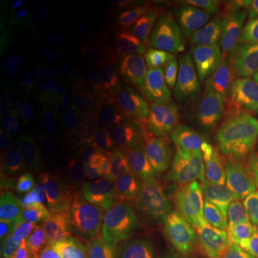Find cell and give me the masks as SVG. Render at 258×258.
Wrapping results in <instances>:
<instances>
[{
  "instance_id": "cell-1",
  "label": "cell",
  "mask_w": 258,
  "mask_h": 258,
  "mask_svg": "<svg viewBox=\"0 0 258 258\" xmlns=\"http://www.w3.org/2000/svg\"><path fill=\"white\" fill-rule=\"evenodd\" d=\"M183 175H191L215 201H244L249 177L224 148L203 140L185 161Z\"/></svg>"
},
{
  "instance_id": "cell-2",
  "label": "cell",
  "mask_w": 258,
  "mask_h": 258,
  "mask_svg": "<svg viewBox=\"0 0 258 258\" xmlns=\"http://www.w3.org/2000/svg\"><path fill=\"white\" fill-rule=\"evenodd\" d=\"M191 247L208 250L222 244L238 243L239 222L246 218L244 201H211L176 213Z\"/></svg>"
},
{
  "instance_id": "cell-3",
  "label": "cell",
  "mask_w": 258,
  "mask_h": 258,
  "mask_svg": "<svg viewBox=\"0 0 258 258\" xmlns=\"http://www.w3.org/2000/svg\"><path fill=\"white\" fill-rule=\"evenodd\" d=\"M198 118L208 137L234 147L245 123L244 109L238 92L224 90L205 95L200 102Z\"/></svg>"
},
{
  "instance_id": "cell-4",
  "label": "cell",
  "mask_w": 258,
  "mask_h": 258,
  "mask_svg": "<svg viewBox=\"0 0 258 258\" xmlns=\"http://www.w3.org/2000/svg\"><path fill=\"white\" fill-rule=\"evenodd\" d=\"M134 91L141 104L152 109H165L171 103H196L191 85L170 66H151L141 71L134 79Z\"/></svg>"
},
{
  "instance_id": "cell-5",
  "label": "cell",
  "mask_w": 258,
  "mask_h": 258,
  "mask_svg": "<svg viewBox=\"0 0 258 258\" xmlns=\"http://www.w3.org/2000/svg\"><path fill=\"white\" fill-rule=\"evenodd\" d=\"M171 171L154 152L148 139L141 133L120 141V172L137 189L169 183Z\"/></svg>"
},
{
  "instance_id": "cell-6",
  "label": "cell",
  "mask_w": 258,
  "mask_h": 258,
  "mask_svg": "<svg viewBox=\"0 0 258 258\" xmlns=\"http://www.w3.org/2000/svg\"><path fill=\"white\" fill-rule=\"evenodd\" d=\"M190 79L191 88L198 93H212L224 90L243 89V73L227 62L218 51L201 48L190 56Z\"/></svg>"
},
{
  "instance_id": "cell-7",
  "label": "cell",
  "mask_w": 258,
  "mask_h": 258,
  "mask_svg": "<svg viewBox=\"0 0 258 258\" xmlns=\"http://www.w3.org/2000/svg\"><path fill=\"white\" fill-rule=\"evenodd\" d=\"M191 109L192 105L185 103H171L164 109L172 150L178 164L180 160L191 157L203 141L198 124L199 120H196Z\"/></svg>"
},
{
  "instance_id": "cell-8",
  "label": "cell",
  "mask_w": 258,
  "mask_h": 258,
  "mask_svg": "<svg viewBox=\"0 0 258 258\" xmlns=\"http://www.w3.org/2000/svg\"><path fill=\"white\" fill-rule=\"evenodd\" d=\"M167 183H159L138 189L134 201L125 214L137 221L143 241L156 238L158 226L163 217V203H165Z\"/></svg>"
},
{
  "instance_id": "cell-9",
  "label": "cell",
  "mask_w": 258,
  "mask_h": 258,
  "mask_svg": "<svg viewBox=\"0 0 258 258\" xmlns=\"http://www.w3.org/2000/svg\"><path fill=\"white\" fill-rule=\"evenodd\" d=\"M258 42V14L250 16L220 42L218 53L240 73L249 72L250 61Z\"/></svg>"
},
{
  "instance_id": "cell-10",
  "label": "cell",
  "mask_w": 258,
  "mask_h": 258,
  "mask_svg": "<svg viewBox=\"0 0 258 258\" xmlns=\"http://www.w3.org/2000/svg\"><path fill=\"white\" fill-rule=\"evenodd\" d=\"M253 14L245 8L225 9L215 12L198 24L195 29V38L202 48L219 46L220 42L238 25L246 21Z\"/></svg>"
},
{
  "instance_id": "cell-11",
  "label": "cell",
  "mask_w": 258,
  "mask_h": 258,
  "mask_svg": "<svg viewBox=\"0 0 258 258\" xmlns=\"http://www.w3.org/2000/svg\"><path fill=\"white\" fill-rule=\"evenodd\" d=\"M53 28V17L38 0H24L17 9V25L15 29L16 43L38 41Z\"/></svg>"
},
{
  "instance_id": "cell-12",
  "label": "cell",
  "mask_w": 258,
  "mask_h": 258,
  "mask_svg": "<svg viewBox=\"0 0 258 258\" xmlns=\"http://www.w3.org/2000/svg\"><path fill=\"white\" fill-rule=\"evenodd\" d=\"M211 201V196L191 175H175L169 179L165 206L172 213L199 207Z\"/></svg>"
},
{
  "instance_id": "cell-13",
  "label": "cell",
  "mask_w": 258,
  "mask_h": 258,
  "mask_svg": "<svg viewBox=\"0 0 258 258\" xmlns=\"http://www.w3.org/2000/svg\"><path fill=\"white\" fill-rule=\"evenodd\" d=\"M69 110L63 108L51 109L41 118L36 133L31 139L32 147L40 159H47L59 150L64 135V122Z\"/></svg>"
},
{
  "instance_id": "cell-14",
  "label": "cell",
  "mask_w": 258,
  "mask_h": 258,
  "mask_svg": "<svg viewBox=\"0 0 258 258\" xmlns=\"http://www.w3.org/2000/svg\"><path fill=\"white\" fill-rule=\"evenodd\" d=\"M66 192L73 217L80 225L89 224L95 213L97 192L91 180L76 173H67Z\"/></svg>"
},
{
  "instance_id": "cell-15",
  "label": "cell",
  "mask_w": 258,
  "mask_h": 258,
  "mask_svg": "<svg viewBox=\"0 0 258 258\" xmlns=\"http://www.w3.org/2000/svg\"><path fill=\"white\" fill-rule=\"evenodd\" d=\"M108 152V145L104 141L97 140L85 148L60 157V159L67 173L92 177L101 169Z\"/></svg>"
},
{
  "instance_id": "cell-16",
  "label": "cell",
  "mask_w": 258,
  "mask_h": 258,
  "mask_svg": "<svg viewBox=\"0 0 258 258\" xmlns=\"http://www.w3.org/2000/svg\"><path fill=\"white\" fill-rule=\"evenodd\" d=\"M140 124L157 156L169 167L171 172L175 171L178 160L173 153L169 127L165 121L158 116L146 115L140 117Z\"/></svg>"
},
{
  "instance_id": "cell-17",
  "label": "cell",
  "mask_w": 258,
  "mask_h": 258,
  "mask_svg": "<svg viewBox=\"0 0 258 258\" xmlns=\"http://www.w3.org/2000/svg\"><path fill=\"white\" fill-rule=\"evenodd\" d=\"M24 151L14 141H6L4 148V158L0 169V192L3 196L11 194L17 189L19 183L25 176Z\"/></svg>"
},
{
  "instance_id": "cell-18",
  "label": "cell",
  "mask_w": 258,
  "mask_h": 258,
  "mask_svg": "<svg viewBox=\"0 0 258 258\" xmlns=\"http://www.w3.org/2000/svg\"><path fill=\"white\" fill-rule=\"evenodd\" d=\"M31 250L35 258H67L66 249L50 220H38L31 231Z\"/></svg>"
},
{
  "instance_id": "cell-19",
  "label": "cell",
  "mask_w": 258,
  "mask_h": 258,
  "mask_svg": "<svg viewBox=\"0 0 258 258\" xmlns=\"http://www.w3.org/2000/svg\"><path fill=\"white\" fill-rule=\"evenodd\" d=\"M23 179L30 192V198L35 199L38 207H47L55 198V183L43 160L40 159L32 164Z\"/></svg>"
},
{
  "instance_id": "cell-20",
  "label": "cell",
  "mask_w": 258,
  "mask_h": 258,
  "mask_svg": "<svg viewBox=\"0 0 258 258\" xmlns=\"http://www.w3.org/2000/svg\"><path fill=\"white\" fill-rule=\"evenodd\" d=\"M154 240L171 252H183L191 249V241L180 224L176 213L166 212L160 219Z\"/></svg>"
},
{
  "instance_id": "cell-21",
  "label": "cell",
  "mask_w": 258,
  "mask_h": 258,
  "mask_svg": "<svg viewBox=\"0 0 258 258\" xmlns=\"http://www.w3.org/2000/svg\"><path fill=\"white\" fill-rule=\"evenodd\" d=\"M233 148L243 165L258 171V115H249L245 118L240 139Z\"/></svg>"
},
{
  "instance_id": "cell-22",
  "label": "cell",
  "mask_w": 258,
  "mask_h": 258,
  "mask_svg": "<svg viewBox=\"0 0 258 258\" xmlns=\"http://www.w3.org/2000/svg\"><path fill=\"white\" fill-rule=\"evenodd\" d=\"M69 95L72 101L83 106H99L103 102H110L111 92L109 88L98 80L82 78L74 80L69 86Z\"/></svg>"
},
{
  "instance_id": "cell-23",
  "label": "cell",
  "mask_w": 258,
  "mask_h": 258,
  "mask_svg": "<svg viewBox=\"0 0 258 258\" xmlns=\"http://www.w3.org/2000/svg\"><path fill=\"white\" fill-rule=\"evenodd\" d=\"M137 188L117 175L116 179L106 189L104 195V208L111 215H122L127 212L134 201Z\"/></svg>"
},
{
  "instance_id": "cell-24",
  "label": "cell",
  "mask_w": 258,
  "mask_h": 258,
  "mask_svg": "<svg viewBox=\"0 0 258 258\" xmlns=\"http://www.w3.org/2000/svg\"><path fill=\"white\" fill-rule=\"evenodd\" d=\"M8 109L16 128L27 131L38 111V98L34 92H18L9 103Z\"/></svg>"
},
{
  "instance_id": "cell-25",
  "label": "cell",
  "mask_w": 258,
  "mask_h": 258,
  "mask_svg": "<svg viewBox=\"0 0 258 258\" xmlns=\"http://www.w3.org/2000/svg\"><path fill=\"white\" fill-rule=\"evenodd\" d=\"M63 232L71 258L93 257L92 237L85 226L69 221L64 225Z\"/></svg>"
},
{
  "instance_id": "cell-26",
  "label": "cell",
  "mask_w": 258,
  "mask_h": 258,
  "mask_svg": "<svg viewBox=\"0 0 258 258\" xmlns=\"http://www.w3.org/2000/svg\"><path fill=\"white\" fill-rule=\"evenodd\" d=\"M2 209L6 217L16 222H29L34 218V205L30 196L19 190L3 196Z\"/></svg>"
},
{
  "instance_id": "cell-27",
  "label": "cell",
  "mask_w": 258,
  "mask_h": 258,
  "mask_svg": "<svg viewBox=\"0 0 258 258\" xmlns=\"http://www.w3.org/2000/svg\"><path fill=\"white\" fill-rule=\"evenodd\" d=\"M101 133L102 127L95 112H67L64 122V134L71 133Z\"/></svg>"
},
{
  "instance_id": "cell-28",
  "label": "cell",
  "mask_w": 258,
  "mask_h": 258,
  "mask_svg": "<svg viewBox=\"0 0 258 258\" xmlns=\"http://www.w3.org/2000/svg\"><path fill=\"white\" fill-rule=\"evenodd\" d=\"M238 244L243 258H258V226L247 217L239 222Z\"/></svg>"
},
{
  "instance_id": "cell-29",
  "label": "cell",
  "mask_w": 258,
  "mask_h": 258,
  "mask_svg": "<svg viewBox=\"0 0 258 258\" xmlns=\"http://www.w3.org/2000/svg\"><path fill=\"white\" fill-rule=\"evenodd\" d=\"M117 175V156H116V152L111 148L106 153L101 169H99L96 175H93L90 178V180H91V184L95 191L98 194L102 190L108 188L116 179Z\"/></svg>"
},
{
  "instance_id": "cell-30",
  "label": "cell",
  "mask_w": 258,
  "mask_h": 258,
  "mask_svg": "<svg viewBox=\"0 0 258 258\" xmlns=\"http://www.w3.org/2000/svg\"><path fill=\"white\" fill-rule=\"evenodd\" d=\"M0 246L3 253H9L22 246V232L18 222L6 217L4 213L0 215Z\"/></svg>"
},
{
  "instance_id": "cell-31",
  "label": "cell",
  "mask_w": 258,
  "mask_h": 258,
  "mask_svg": "<svg viewBox=\"0 0 258 258\" xmlns=\"http://www.w3.org/2000/svg\"><path fill=\"white\" fill-rule=\"evenodd\" d=\"M114 232L116 237L125 244L134 245L141 239V233L137 221L128 214H122L114 221Z\"/></svg>"
},
{
  "instance_id": "cell-32",
  "label": "cell",
  "mask_w": 258,
  "mask_h": 258,
  "mask_svg": "<svg viewBox=\"0 0 258 258\" xmlns=\"http://www.w3.org/2000/svg\"><path fill=\"white\" fill-rule=\"evenodd\" d=\"M148 44V31L147 28L143 24L135 25L128 32L125 51L128 56L139 57L143 55Z\"/></svg>"
},
{
  "instance_id": "cell-33",
  "label": "cell",
  "mask_w": 258,
  "mask_h": 258,
  "mask_svg": "<svg viewBox=\"0 0 258 258\" xmlns=\"http://www.w3.org/2000/svg\"><path fill=\"white\" fill-rule=\"evenodd\" d=\"M99 137H101V133H91V132H89V133H77L70 135L69 138L64 139L62 143L60 144L59 150H57L59 151V156H66V154L85 148L90 144L97 141V139Z\"/></svg>"
},
{
  "instance_id": "cell-34",
  "label": "cell",
  "mask_w": 258,
  "mask_h": 258,
  "mask_svg": "<svg viewBox=\"0 0 258 258\" xmlns=\"http://www.w3.org/2000/svg\"><path fill=\"white\" fill-rule=\"evenodd\" d=\"M56 25L63 36H72L78 31L79 16L72 6L62 5L56 15Z\"/></svg>"
},
{
  "instance_id": "cell-35",
  "label": "cell",
  "mask_w": 258,
  "mask_h": 258,
  "mask_svg": "<svg viewBox=\"0 0 258 258\" xmlns=\"http://www.w3.org/2000/svg\"><path fill=\"white\" fill-rule=\"evenodd\" d=\"M80 67L86 73L92 74V76H105L110 72L111 63L101 54L89 53L82 57Z\"/></svg>"
},
{
  "instance_id": "cell-36",
  "label": "cell",
  "mask_w": 258,
  "mask_h": 258,
  "mask_svg": "<svg viewBox=\"0 0 258 258\" xmlns=\"http://www.w3.org/2000/svg\"><path fill=\"white\" fill-rule=\"evenodd\" d=\"M245 212L247 218L258 226V171L250 173L249 188L245 196Z\"/></svg>"
},
{
  "instance_id": "cell-37",
  "label": "cell",
  "mask_w": 258,
  "mask_h": 258,
  "mask_svg": "<svg viewBox=\"0 0 258 258\" xmlns=\"http://www.w3.org/2000/svg\"><path fill=\"white\" fill-rule=\"evenodd\" d=\"M245 111L249 115H258V82L249 80L245 83L240 92Z\"/></svg>"
},
{
  "instance_id": "cell-38",
  "label": "cell",
  "mask_w": 258,
  "mask_h": 258,
  "mask_svg": "<svg viewBox=\"0 0 258 258\" xmlns=\"http://www.w3.org/2000/svg\"><path fill=\"white\" fill-rule=\"evenodd\" d=\"M16 62H17V59H16L15 53L12 50H6L3 54L2 62H0V85H2V90H4L5 86L11 80L12 76L15 74Z\"/></svg>"
},
{
  "instance_id": "cell-39",
  "label": "cell",
  "mask_w": 258,
  "mask_h": 258,
  "mask_svg": "<svg viewBox=\"0 0 258 258\" xmlns=\"http://www.w3.org/2000/svg\"><path fill=\"white\" fill-rule=\"evenodd\" d=\"M206 253L209 258H243L238 243L218 245L206 250Z\"/></svg>"
},
{
  "instance_id": "cell-40",
  "label": "cell",
  "mask_w": 258,
  "mask_h": 258,
  "mask_svg": "<svg viewBox=\"0 0 258 258\" xmlns=\"http://www.w3.org/2000/svg\"><path fill=\"white\" fill-rule=\"evenodd\" d=\"M164 251H165V249L154 239L144 241L143 244L134 249V258H156L160 253H163Z\"/></svg>"
},
{
  "instance_id": "cell-41",
  "label": "cell",
  "mask_w": 258,
  "mask_h": 258,
  "mask_svg": "<svg viewBox=\"0 0 258 258\" xmlns=\"http://www.w3.org/2000/svg\"><path fill=\"white\" fill-rule=\"evenodd\" d=\"M93 112L98 118L99 124H101L102 131L112 132V124H114L115 117V109H111L110 106L99 105L93 109Z\"/></svg>"
},
{
  "instance_id": "cell-42",
  "label": "cell",
  "mask_w": 258,
  "mask_h": 258,
  "mask_svg": "<svg viewBox=\"0 0 258 258\" xmlns=\"http://www.w3.org/2000/svg\"><path fill=\"white\" fill-rule=\"evenodd\" d=\"M186 4L191 9V14L194 16H205L213 11V10L221 8L222 2H215V0H196V2H186Z\"/></svg>"
},
{
  "instance_id": "cell-43",
  "label": "cell",
  "mask_w": 258,
  "mask_h": 258,
  "mask_svg": "<svg viewBox=\"0 0 258 258\" xmlns=\"http://www.w3.org/2000/svg\"><path fill=\"white\" fill-rule=\"evenodd\" d=\"M2 17L5 18V22L2 21V49H4V47L9 43L12 31V19L10 17L8 8H5V12L4 10L2 11Z\"/></svg>"
},
{
  "instance_id": "cell-44",
  "label": "cell",
  "mask_w": 258,
  "mask_h": 258,
  "mask_svg": "<svg viewBox=\"0 0 258 258\" xmlns=\"http://www.w3.org/2000/svg\"><path fill=\"white\" fill-rule=\"evenodd\" d=\"M5 258H35V256L32 250L28 246V245H22L18 249L6 253Z\"/></svg>"
},
{
  "instance_id": "cell-45",
  "label": "cell",
  "mask_w": 258,
  "mask_h": 258,
  "mask_svg": "<svg viewBox=\"0 0 258 258\" xmlns=\"http://www.w3.org/2000/svg\"><path fill=\"white\" fill-rule=\"evenodd\" d=\"M249 76L252 78V80H257L258 82V42L254 48L252 57L250 61V67H249Z\"/></svg>"
},
{
  "instance_id": "cell-46",
  "label": "cell",
  "mask_w": 258,
  "mask_h": 258,
  "mask_svg": "<svg viewBox=\"0 0 258 258\" xmlns=\"http://www.w3.org/2000/svg\"><path fill=\"white\" fill-rule=\"evenodd\" d=\"M186 258H209L208 254L206 253L205 250L196 249V247H191L186 253Z\"/></svg>"
}]
</instances>
